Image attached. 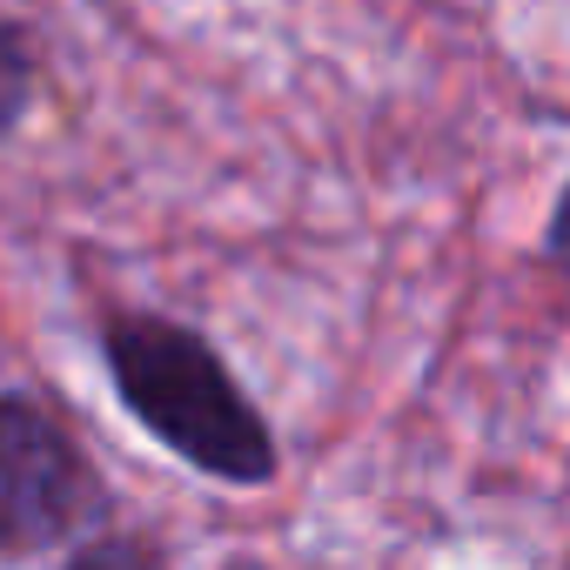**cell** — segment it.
Instances as JSON below:
<instances>
[{"mask_svg": "<svg viewBox=\"0 0 570 570\" xmlns=\"http://www.w3.org/2000/svg\"><path fill=\"white\" fill-rule=\"evenodd\" d=\"M108 376L128 403V416L168 443L181 463L222 483H268L275 476V436L248 390L228 376V363L168 316H115L108 336Z\"/></svg>", "mask_w": 570, "mask_h": 570, "instance_id": "1", "label": "cell"}, {"mask_svg": "<svg viewBox=\"0 0 570 570\" xmlns=\"http://www.w3.org/2000/svg\"><path fill=\"white\" fill-rule=\"evenodd\" d=\"M101 503L108 490L75 430L41 396H0V557H35L81 537Z\"/></svg>", "mask_w": 570, "mask_h": 570, "instance_id": "2", "label": "cell"}, {"mask_svg": "<svg viewBox=\"0 0 570 570\" xmlns=\"http://www.w3.org/2000/svg\"><path fill=\"white\" fill-rule=\"evenodd\" d=\"M35 101V35L0 14V135H8Z\"/></svg>", "mask_w": 570, "mask_h": 570, "instance_id": "3", "label": "cell"}, {"mask_svg": "<svg viewBox=\"0 0 570 570\" xmlns=\"http://www.w3.org/2000/svg\"><path fill=\"white\" fill-rule=\"evenodd\" d=\"M68 570H168V557H161V543L115 530V537H95L88 550H75Z\"/></svg>", "mask_w": 570, "mask_h": 570, "instance_id": "4", "label": "cell"}]
</instances>
